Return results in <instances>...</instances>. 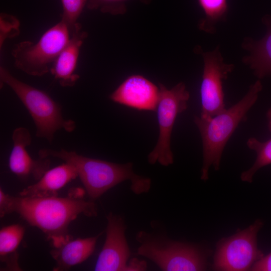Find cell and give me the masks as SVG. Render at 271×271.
Masks as SVG:
<instances>
[{
    "mask_svg": "<svg viewBox=\"0 0 271 271\" xmlns=\"http://www.w3.org/2000/svg\"><path fill=\"white\" fill-rule=\"evenodd\" d=\"M84 191L74 188L67 197L12 196L0 188V216L16 213L30 225L43 231L52 242L66 236L70 223L79 215L95 217L94 201L83 199Z\"/></svg>",
    "mask_w": 271,
    "mask_h": 271,
    "instance_id": "cell-1",
    "label": "cell"
},
{
    "mask_svg": "<svg viewBox=\"0 0 271 271\" xmlns=\"http://www.w3.org/2000/svg\"><path fill=\"white\" fill-rule=\"evenodd\" d=\"M38 155L43 158H58L72 165L92 201L125 181L130 182V189L137 195L148 193L151 187V179L135 173L130 162L114 163L86 157L62 149L59 151L43 149L39 151Z\"/></svg>",
    "mask_w": 271,
    "mask_h": 271,
    "instance_id": "cell-2",
    "label": "cell"
},
{
    "mask_svg": "<svg viewBox=\"0 0 271 271\" xmlns=\"http://www.w3.org/2000/svg\"><path fill=\"white\" fill-rule=\"evenodd\" d=\"M262 88L261 83L258 80L249 87L242 99L222 112L208 118L194 116V122L202 142V180L208 179L211 166L216 171L219 169L225 145L239 123L246 119L247 113L256 102Z\"/></svg>",
    "mask_w": 271,
    "mask_h": 271,
    "instance_id": "cell-3",
    "label": "cell"
},
{
    "mask_svg": "<svg viewBox=\"0 0 271 271\" xmlns=\"http://www.w3.org/2000/svg\"><path fill=\"white\" fill-rule=\"evenodd\" d=\"M139 243L137 254L149 259L163 271H198L206 268V256L192 243L169 238L164 232L140 230L136 235Z\"/></svg>",
    "mask_w": 271,
    "mask_h": 271,
    "instance_id": "cell-4",
    "label": "cell"
},
{
    "mask_svg": "<svg viewBox=\"0 0 271 271\" xmlns=\"http://www.w3.org/2000/svg\"><path fill=\"white\" fill-rule=\"evenodd\" d=\"M0 78L17 95L25 105L36 127V136L49 143L55 133L63 129L73 131L76 124L71 119L62 116L60 105L46 92L30 85L16 78L6 68L0 67Z\"/></svg>",
    "mask_w": 271,
    "mask_h": 271,
    "instance_id": "cell-5",
    "label": "cell"
},
{
    "mask_svg": "<svg viewBox=\"0 0 271 271\" xmlns=\"http://www.w3.org/2000/svg\"><path fill=\"white\" fill-rule=\"evenodd\" d=\"M71 35L70 29L61 20L47 30L37 42L24 41L15 44L12 50L15 67L31 76L46 74L50 71Z\"/></svg>",
    "mask_w": 271,
    "mask_h": 271,
    "instance_id": "cell-6",
    "label": "cell"
},
{
    "mask_svg": "<svg viewBox=\"0 0 271 271\" xmlns=\"http://www.w3.org/2000/svg\"><path fill=\"white\" fill-rule=\"evenodd\" d=\"M159 88L157 111L159 134L155 147L148 156V161L150 164L158 162L162 166H168L174 162L171 149L173 128L178 115L188 108L190 93L183 82L170 89L160 83Z\"/></svg>",
    "mask_w": 271,
    "mask_h": 271,
    "instance_id": "cell-7",
    "label": "cell"
},
{
    "mask_svg": "<svg viewBox=\"0 0 271 271\" xmlns=\"http://www.w3.org/2000/svg\"><path fill=\"white\" fill-rule=\"evenodd\" d=\"M263 226L258 219L247 228L223 238L217 245L213 267L217 270L245 271L263 256L257 247V234Z\"/></svg>",
    "mask_w": 271,
    "mask_h": 271,
    "instance_id": "cell-8",
    "label": "cell"
},
{
    "mask_svg": "<svg viewBox=\"0 0 271 271\" xmlns=\"http://www.w3.org/2000/svg\"><path fill=\"white\" fill-rule=\"evenodd\" d=\"M204 67L200 86L201 109L200 116L212 117L226 109L222 87L234 65L223 62L219 47L202 53Z\"/></svg>",
    "mask_w": 271,
    "mask_h": 271,
    "instance_id": "cell-9",
    "label": "cell"
},
{
    "mask_svg": "<svg viewBox=\"0 0 271 271\" xmlns=\"http://www.w3.org/2000/svg\"><path fill=\"white\" fill-rule=\"evenodd\" d=\"M106 219L105 240L94 270L132 271L128 261L130 250L125 237L126 226L124 218L110 212Z\"/></svg>",
    "mask_w": 271,
    "mask_h": 271,
    "instance_id": "cell-10",
    "label": "cell"
},
{
    "mask_svg": "<svg viewBox=\"0 0 271 271\" xmlns=\"http://www.w3.org/2000/svg\"><path fill=\"white\" fill-rule=\"evenodd\" d=\"M159 88L144 77L126 78L110 95L113 102L138 110L156 111Z\"/></svg>",
    "mask_w": 271,
    "mask_h": 271,
    "instance_id": "cell-11",
    "label": "cell"
},
{
    "mask_svg": "<svg viewBox=\"0 0 271 271\" xmlns=\"http://www.w3.org/2000/svg\"><path fill=\"white\" fill-rule=\"evenodd\" d=\"M13 147L10 155V170L21 179L33 177L38 181L50 167L48 158L34 160L29 154L27 147L30 145L32 138L29 130L24 127L16 128L12 135Z\"/></svg>",
    "mask_w": 271,
    "mask_h": 271,
    "instance_id": "cell-12",
    "label": "cell"
},
{
    "mask_svg": "<svg viewBox=\"0 0 271 271\" xmlns=\"http://www.w3.org/2000/svg\"><path fill=\"white\" fill-rule=\"evenodd\" d=\"M103 232L87 238L73 239L68 235L53 245L50 254L55 260V271L66 270L86 260L94 252L97 239Z\"/></svg>",
    "mask_w": 271,
    "mask_h": 271,
    "instance_id": "cell-13",
    "label": "cell"
},
{
    "mask_svg": "<svg viewBox=\"0 0 271 271\" xmlns=\"http://www.w3.org/2000/svg\"><path fill=\"white\" fill-rule=\"evenodd\" d=\"M70 39L57 57L50 69L51 73L63 87H72L79 79L75 73L80 48L88 34L78 23L71 32Z\"/></svg>",
    "mask_w": 271,
    "mask_h": 271,
    "instance_id": "cell-14",
    "label": "cell"
},
{
    "mask_svg": "<svg viewBox=\"0 0 271 271\" xmlns=\"http://www.w3.org/2000/svg\"><path fill=\"white\" fill-rule=\"evenodd\" d=\"M78 174L71 165L64 163L49 169L37 182L24 189L19 196L50 197L58 196V191L76 179Z\"/></svg>",
    "mask_w": 271,
    "mask_h": 271,
    "instance_id": "cell-15",
    "label": "cell"
},
{
    "mask_svg": "<svg viewBox=\"0 0 271 271\" xmlns=\"http://www.w3.org/2000/svg\"><path fill=\"white\" fill-rule=\"evenodd\" d=\"M267 28L265 36L259 41L245 38L242 47L249 51V55L243 58L259 78L271 75V17L266 15L263 18Z\"/></svg>",
    "mask_w": 271,
    "mask_h": 271,
    "instance_id": "cell-16",
    "label": "cell"
},
{
    "mask_svg": "<svg viewBox=\"0 0 271 271\" xmlns=\"http://www.w3.org/2000/svg\"><path fill=\"white\" fill-rule=\"evenodd\" d=\"M25 227L19 224L5 226L0 230V260L5 265L2 270H21L17 251L24 234Z\"/></svg>",
    "mask_w": 271,
    "mask_h": 271,
    "instance_id": "cell-17",
    "label": "cell"
},
{
    "mask_svg": "<svg viewBox=\"0 0 271 271\" xmlns=\"http://www.w3.org/2000/svg\"><path fill=\"white\" fill-rule=\"evenodd\" d=\"M246 145L255 152L256 158L252 167L241 173L240 178L243 182L251 183L254 174L258 170L271 164V138L261 142L251 137L247 140Z\"/></svg>",
    "mask_w": 271,
    "mask_h": 271,
    "instance_id": "cell-18",
    "label": "cell"
},
{
    "mask_svg": "<svg viewBox=\"0 0 271 271\" xmlns=\"http://www.w3.org/2000/svg\"><path fill=\"white\" fill-rule=\"evenodd\" d=\"M205 14L199 23L200 29L209 33L215 31L216 24L224 20L228 11L227 0H197Z\"/></svg>",
    "mask_w": 271,
    "mask_h": 271,
    "instance_id": "cell-19",
    "label": "cell"
},
{
    "mask_svg": "<svg viewBox=\"0 0 271 271\" xmlns=\"http://www.w3.org/2000/svg\"><path fill=\"white\" fill-rule=\"evenodd\" d=\"M62 5L61 21H63L71 32L78 24L79 19L88 0H61Z\"/></svg>",
    "mask_w": 271,
    "mask_h": 271,
    "instance_id": "cell-20",
    "label": "cell"
},
{
    "mask_svg": "<svg viewBox=\"0 0 271 271\" xmlns=\"http://www.w3.org/2000/svg\"><path fill=\"white\" fill-rule=\"evenodd\" d=\"M125 0H88L86 6L89 10H99L103 13L117 15L126 11Z\"/></svg>",
    "mask_w": 271,
    "mask_h": 271,
    "instance_id": "cell-21",
    "label": "cell"
},
{
    "mask_svg": "<svg viewBox=\"0 0 271 271\" xmlns=\"http://www.w3.org/2000/svg\"><path fill=\"white\" fill-rule=\"evenodd\" d=\"M0 46L7 39L13 38L20 33V21L15 16L6 13L0 16Z\"/></svg>",
    "mask_w": 271,
    "mask_h": 271,
    "instance_id": "cell-22",
    "label": "cell"
},
{
    "mask_svg": "<svg viewBox=\"0 0 271 271\" xmlns=\"http://www.w3.org/2000/svg\"><path fill=\"white\" fill-rule=\"evenodd\" d=\"M250 270L271 271V252L263 256L252 266Z\"/></svg>",
    "mask_w": 271,
    "mask_h": 271,
    "instance_id": "cell-23",
    "label": "cell"
},
{
    "mask_svg": "<svg viewBox=\"0 0 271 271\" xmlns=\"http://www.w3.org/2000/svg\"><path fill=\"white\" fill-rule=\"evenodd\" d=\"M266 115L268 120V129L271 132V107L268 109Z\"/></svg>",
    "mask_w": 271,
    "mask_h": 271,
    "instance_id": "cell-24",
    "label": "cell"
}]
</instances>
